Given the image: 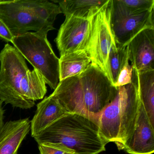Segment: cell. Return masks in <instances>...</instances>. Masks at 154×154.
<instances>
[{"mask_svg":"<svg viewBox=\"0 0 154 154\" xmlns=\"http://www.w3.org/2000/svg\"><path fill=\"white\" fill-rule=\"evenodd\" d=\"M129 61L138 72L154 70V28L138 34L127 46Z\"/></svg>","mask_w":154,"mask_h":154,"instance_id":"obj_10","label":"cell"},{"mask_svg":"<svg viewBox=\"0 0 154 154\" xmlns=\"http://www.w3.org/2000/svg\"><path fill=\"white\" fill-rule=\"evenodd\" d=\"M109 1L110 0L53 1L59 4L62 13H63L65 17L72 16L85 19L94 17Z\"/></svg>","mask_w":154,"mask_h":154,"instance_id":"obj_14","label":"cell"},{"mask_svg":"<svg viewBox=\"0 0 154 154\" xmlns=\"http://www.w3.org/2000/svg\"><path fill=\"white\" fill-rule=\"evenodd\" d=\"M28 118L6 122L0 129V154H17L30 130Z\"/></svg>","mask_w":154,"mask_h":154,"instance_id":"obj_12","label":"cell"},{"mask_svg":"<svg viewBox=\"0 0 154 154\" xmlns=\"http://www.w3.org/2000/svg\"><path fill=\"white\" fill-rule=\"evenodd\" d=\"M48 32L43 30L27 32L14 37L11 43L34 69L39 72L46 84L54 90L60 82L59 58L48 40Z\"/></svg>","mask_w":154,"mask_h":154,"instance_id":"obj_4","label":"cell"},{"mask_svg":"<svg viewBox=\"0 0 154 154\" xmlns=\"http://www.w3.org/2000/svg\"><path fill=\"white\" fill-rule=\"evenodd\" d=\"M66 113L55 98L51 95L46 97L37 104L35 114L31 121V136L35 137Z\"/></svg>","mask_w":154,"mask_h":154,"instance_id":"obj_13","label":"cell"},{"mask_svg":"<svg viewBox=\"0 0 154 154\" xmlns=\"http://www.w3.org/2000/svg\"><path fill=\"white\" fill-rule=\"evenodd\" d=\"M13 35L2 20L0 18V38L7 42H12Z\"/></svg>","mask_w":154,"mask_h":154,"instance_id":"obj_23","label":"cell"},{"mask_svg":"<svg viewBox=\"0 0 154 154\" xmlns=\"http://www.w3.org/2000/svg\"><path fill=\"white\" fill-rule=\"evenodd\" d=\"M14 1H13V0H11V1H0V5L11 3V2H13Z\"/></svg>","mask_w":154,"mask_h":154,"instance_id":"obj_25","label":"cell"},{"mask_svg":"<svg viewBox=\"0 0 154 154\" xmlns=\"http://www.w3.org/2000/svg\"><path fill=\"white\" fill-rule=\"evenodd\" d=\"M110 23L116 45L127 46L142 30L154 28V9L132 13L120 0H110Z\"/></svg>","mask_w":154,"mask_h":154,"instance_id":"obj_6","label":"cell"},{"mask_svg":"<svg viewBox=\"0 0 154 154\" xmlns=\"http://www.w3.org/2000/svg\"><path fill=\"white\" fill-rule=\"evenodd\" d=\"M39 144H57L75 154H98L107 144L101 136L99 126L88 118L67 113L34 137Z\"/></svg>","mask_w":154,"mask_h":154,"instance_id":"obj_2","label":"cell"},{"mask_svg":"<svg viewBox=\"0 0 154 154\" xmlns=\"http://www.w3.org/2000/svg\"><path fill=\"white\" fill-rule=\"evenodd\" d=\"M117 88L115 98L101 115L99 128L107 143L114 142L118 146L131 137L137 123L140 101L136 70L131 83Z\"/></svg>","mask_w":154,"mask_h":154,"instance_id":"obj_3","label":"cell"},{"mask_svg":"<svg viewBox=\"0 0 154 154\" xmlns=\"http://www.w3.org/2000/svg\"><path fill=\"white\" fill-rule=\"evenodd\" d=\"M0 18L14 37L32 30L38 32L55 29L53 25L35 17L21 0H14L11 3L0 5Z\"/></svg>","mask_w":154,"mask_h":154,"instance_id":"obj_9","label":"cell"},{"mask_svg":"<svg viewBox=\"0 0 154 154\" xmlns=\"http://www.w3.org/2000/svg\"><path fill=\"white\" fill-rule=\"evenodd\" d=\"M120 2L132 13L143 12L154 9V0H120Z\"/></svg>","mask_w":154,"mask_h":154,"instance_id":"obj_20","label":"cell"},{"mask_svg":"<svg viewBox=\"0 0 154 154\" xmlns=\"http://www.w3.org/2000/svg\"><path fill=\"white\" fill-rule=\"evenodd\" d=\"M0 100L20 109H29L35 102L24 98L20 83L29 71L25 58L14 47L8 44L0 53Z\"/></svg>","mask_w":154,"mask_h":154,"instance_id":"obj_5","label":"cell"},{"mask_svg":"<svg viewBox=\"0 0 154 154\" xmlns=\"http://www.w3.org/2000/svg\"><path fill=\"white\" fill-rule=\"evenodd\" d=\"M2 102L0 100V129L2 128V126L4 125V110L2 107Z\"/></svg>","mask_w":154,"mask_h":154,"instance_id":"obj_24","label":"cell"},{"mask_svg":"<svg viewBox=\"0 0 154 154\" xmlns=\"http://www.w3.org/2000/svg\"><path fill=\"white\" fill-rule=\"evenodd\" d=\"M46 84L44 78L37 70H29L21 80L20 91L24 98L35 102L45 97L47 91Z\"/></svg>","mask_w":154,"mask_h":154,"instance_id":"obj_17","label":"cell"},{"mask_svg":"<svg viewBox=\"0 0 154 154\" xmlns=\"http://www.w3.org/2000/svg\"><path fill=\"white\" fill-rule=\"evenodd\" d=\"M38 148L40 154H75L70 149L56 144H39Z\"/></svg>","mask_w":154,"mask_h":154,"instance_id":"obj_22","label":"cell"},{"mask_svg":"<svg viewBox=\"0 0 154 154\" xmlns=\"http://www.w3.org/2000/svg\"><path fill=\"white\" fill-rule=\"evenodd\" d=\"M133 71V67L130 64L129 59H128L121 70L117 82L114 86L117 88L131 83L132 82Z\"/></svg>","mask_w":154,"mask_h":154,"instance_id":"obj_21","label":"cell"},{"mask_svg":"<svg viewBox=\"0 0 154 154\" xmlns=\"http://www.w3.org/2000/svg\"><path fill=\"white\" fill-rule=\"evenodd\" d=\"M136 72L140 101L154 127V70Z\"/></svg>","mask_w":154,"mask_h":154,"instance_id":"obj_15","label":"cell"},{"mask_svg":"<svg viewBox=\"0 0 154 154\" xmlns=\"http://www.w3.org/2000/svg\"><path fill=\"white\" fill-rule=\"evenodd\" d=\"M128 59L127 46H120L116 44L112 45L106 63L105 74L114 86L121 70Z\"/></svg>","mask_w":154,"mask_h":154,"instance_id":"obj_18","label":"cell"},{"mask_svg":"<svg viewBox=\"0 0 154 154\" xmlns=\"http://www.w3.org/2000/svg\"><path fill=\"white\" fill-rule=\"evenodd\" d=\"M66 17L55 39L60 56L79 51H86L91 35L93 19Z\"/></svg>","mask_w":154,"mask_h":154,"instance_id":"obj_8","label":"cell"},{"mask_svg":"<svg viewBox=\"0 0 154 154\" xmlns=\"http://www.w3.org/2000/svg\"><path fill=\"white\" fill-rule=\"evenodd\" d=\"M117 89L91 63L84 72L59 82L51 95L67 113L84 116L99 126L101 115L115 98Z\"/></svg>","mask_w":154,"mask_h":154,"instance_id":"obj_1","label":"cell"},{"mask_svg":"<svg viewBox=\"0 0 154 154\" xmlns=\"http://www.w3.org/2000/svg\"><path fill=\"white\" fill-rule=\"evenodd\" d=\"M21 2L35 17L51 25H54L57 16L62 13L59 5L46 0Z\"/></svg>","mask_w":154,"mask_h":154,"instance_id":"obj_19","label":"cell"},{"mask_svg":"<svg viewBox=\"0 0 154 154\" xmlns=\"http://www.w3.org/2000/svg\"><path fill=\"white\" fill-rule=\"evenodd\" d=\"M109 2L94 17L91 35L85 51L92 63L104 73L111 48L116 44L110 23Z\"/></svg>","mask_w":154,"mask_h":154,"instance_id":"obj_7","label":"cell"},{"mask_svg":"<svg viewBox=\"0 0 154 154\" xmlns=\"http://www.w3.org/2000/svg\"><path fill=\"white\" fill-rule=\"evenodd\" d=\"M129 154H152L154 152V127L140 103L137 123L130 138L117 146Z\"/></svg>","mask_w":154,"mask_h":154,"instance_id":"obj_11","label":"cell"},{"mask_svg":"<svg viewBox=\"0 0 154 154\" xmlns=\"http://www.w3.org/2000/svg\"><path fill=\"white\" fill-rule=\"evenodd\" d=\"M91 63L85 51H79L60 56L59 80L63 81L84 72Z\"/></svg>","mask_w":154,"mask_h":154,"instance_id":"obj_16","label":"cell"}]
</instances>
